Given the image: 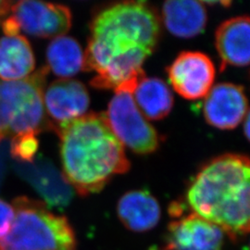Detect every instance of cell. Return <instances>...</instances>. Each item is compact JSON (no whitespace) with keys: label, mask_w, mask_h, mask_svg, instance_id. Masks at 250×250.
I'll return each mask as SVG.
<instances>
[{"label":"cell","mask_w":250,"mask_h":250,"mask_svg":"<svg viewBox=\"0 0 250 250\" xmlns=\"http://www.w3.org/2000/svg\"><path fill=\"white\" fill-rule=\"evenodd\" d=\"M161 20L143 1H126L99 11L90 26L83 71L96 72L93 87L134 92L144 62L158 45Z\"/></svg>","instance_id":"6da1fadb"},{"label":"cell","mask_w":250,"mask_h":250,"mask_svg":"<svg viewBox=\"0 0 250 250\" xmlns=\"http://www.w3.org/2000/svg\"><path fill=\"white\" fill-rule=\"evenodd\" d=\"M55 132L61 139L63 177L81 196L98 193L114 175L130 169L125 146L105 113H86Z\"/></svg>","instance_id":"7a4b0ae2"},{"label":"cell","mask_w":250,"mask_h":250,"mask_svg":"<svg viewBox=\"0 0 250 250\" xmlns=\"http://www.w3.org/2000/svg\"><path fill=\"white\" fill-rule=\"evenodd\" d=\"M250 160L226 154L208 162L188 188L193 213L219 226L232 241L250 231Z\"/></svg>","instance_id":"3957f363"},{"label":"cell","mask_w":250,"mask_h":250,"mask_svg":"<svg viewBox=\"0 0 250 250\" xmlns=\"http://www.w3.org/2000/svg\"><path fill=\"white\" fill-rule=\"evenodd\" d=\"M12 206L14 220L0 238V250H76V235L66 217L29 197L16 198Z\"/></svg>","instance_id":"277c9868"},{"label":"cell","mask_w":250,"mask_h":250,"mask_svg":"<svg viewBox=\"0 0 250 250\" xmlns=\"http://www.w3.org/2000/svg\"><path fill=\"white\" fill-rule=\"evenodd\" d=\"M47 67L18 81L0 80V142L19 134L52 130L44 106Z\"/></svg>","instance_id":"5b68a950"},{"label":"cell","mask_w":250,"mask_h":250,"mask_svg":"<svg viewBox=\"0 0 250 250\" xmlns=\"http://www.w3.org/2000/svg\"><path fill=\"white\" fill-rule=\"evenodd\" d=\"M105 115L111 131L124 146L140 155L150 154L159 147V134L136 106L133 93L115 92Z\"/></svg>","instance_id":"8992f818"},{"label":"cell","mask_w":250,"mask_h":250,"mask_svg":"<svg viewBox=\"0 0 250 250\" xmlns=\"http://www.w3.org/2000/svg\"><path fill=\"white\" fill-rule=\"evenodd\" d=\"M11 17L20 31L39 38L65 36L72 26V12L66 6L24 0L13 3Z\"/></svg>","instance_id":"52a82bcc"},{"label":"cell","mask_w":250,"mask_h":250,"mask_svg":"<svg viewBox=\"0 0 250 250\" xmlns=\"http://www.w3.org/2000/svg\"><path fill=\"white\" fill-rule=\"evenodd\" d=\"M172 88L189 100L203 99L212 88L215 80L214 64L201 52L185 51L167 69Z\"/></svg>","instance_id":"ba28073f"},{"label":"cell","mask_w":250,"mask_h":250,"mask_svg":"<svg viewBox=\"0 0 250 250\" xmlns=\"http://www.w3.org/2000/svg\"><path fill=\"white\" fill-rule=\"evenodd\" d=\"M44 106L53 131L60 125L86 114L90 106L89 93L79 81L59 79L44 91Z\"/></svg>","instance_id":"9c48e42d"},{"label":"cell","mask_w":250,"mask_h":250,"mask_svg":"<svg viewBox=\"0 0 250 250\" xmlns=\"http://www.w3.org/2000/svg\"><path fill=\"white\" fill-rule=\"evenodd\" d=\"M224 232L195 213L181 217L168 226L165 250H221Z\"/></svg>","instance_id":"30bf717a"},{"label":"cell","mask_w":250,"mask_h":250,"mask_svg":"<svg viewBox=\"0 0 250 250\" xmlns=\"http://www.w3.org/2000/svg\"><path fill=\"white\" fill-rule=\"evenodd\" d=\"M249 112L244 88L232 83H218L205 97L203 113L207 123L221 130L236 128Z\"/></svg>","instance_id":"8fae6325"},{"label":"cell","mask_w":250,"mask_h":250,"mask_svg":"<svg viewBox=\"0 0 250 250\" xmlns=\"http://www.w3.org/2000/svg\"><path fill=\"white\" fill-rule=\"evenodd\" d=\"M215 43L222 61L221 71H224L227 65L248 66L250 59L249 16H239L224 21L216 31Z\"/></svg>","instance_id":"7c38bea8"},{"label":"cell","mask_w":250,"mask_h":250,"mask_svg":"<svg viewBox=\"0 0 250 250\" xmlns=\"http://www.w3.org/2000/svg\"><path fill=\"white\" fill-rule=\"evenodd\" d=\"M117 213L127 229L133 232H146L159 224L161 207L149 192L134 190L120 198Z\"/></svg>","instance_id":"4fadbf2b"},{"label":"cell","mask_w":250,"mask_h":250,"mask_svg":"<svg viewBox=\"0 0 250 250\" xmlns=\"http://www.w3.org/2000/svg\"><path fill=\"white\" fill-rule=\"evenodd\" d=\"M208 15L203 2L192 0L167 1L162 6V21L171 35L193 38L207 25Z\"/></svg>","instance_id":"5bb4252c"},{"label":"cell","mask_w":250,"mask_h":250,"mask_svg":"<svg viewBox=\"0 0 250 250\" xmlns=\"http://www.w3.org/2000/svg\"><path fill=\"white\" fill-rule=\"evenodd\" d=\"M35 68L36 58L24 36L0 38V80L24 79L33 73Z\"/></svg>","instance_id":"9a60e30c"},{"label":"cell","mask_w":250,"mask_h":250,"mask_svg":"<svg viewBox=\"0 0 250 250\" xmlns=\"http://www.w3.org/2000/svg\"><path fill=\"white\" fill-rule=\"evenodd\" d=\"M25 177L42 197L45 205L55 208H64L72 198V188L63 177L62 173L57 171L51 164L40 161L29 171Z\"/></svg>","instance_id":"2e32d148"},{"label":"cell","mask_w":250,"mask_h":250,"mask_svg":"<svg viewBox=\"0 0 250 250\" xmlns=\"http://www.w3.org/2000/svg\"><path fill=\"white\" fill-rule=\"evenodd\" d=\"M133 97L136 106L147 121L164 119L173 107L171 91L159 78L144 77L134 88Z\"/></svg>","instance_id":"e0dca14e"},{"label":"cell","mask_w":250,"mask_h":250,"mask_svg":"<svg viewBox=\"0 0 250 250\" xmlns=\"http://www.w3.org/2000/svg\"><path fill=\"white\" fill-rule=\"evenodd\" d=\"M47 69L62 79H71L83 68V51L72 37L54 38L46 49Z\"/></svg>","instance_id":"ac0fdd59"},{"label":"cell","mask_w":250,"mask_h":250,"mask_svg":"<svg viewBox=\"0 0 250 250\" xmlns=\"http://www.w3.org/2000/svg\"><path fill=\"white\" fill-rule=\"evenodd\" d=\"M39 142L35 134H19L11 138V156L21 163H33L36 160Z\"/></svg>","instance_id":"d6986e66"},{"label":"cell","mask_w":250,"mask_h":250,"mask_svg":"<svg viewBox=\"0 0 250 250\" xmlns=\"http://www.w3.org/2000/svg\"><path fill=\"white\" fill-rule=\"evenodd\" d=\"M15 211L13 206L0 198V238L4 237L9 232L14 220Z\"/></svg>","instance_id":"ffe728a7"},{"label":"cell","mask_w":250,"mask_h":250,"mask_svg":"<svg viewBox=\"0 0 250 250\" xmlns=\"http://www.w3.org/2000/svg\"><path fill=\"white\" fill-rule=\"evenodd\" d=\"M2 30L5 34V36H19V34L21 32L17 22L11 16H9L3 21Z\"/></svg>","instance_id":"44dd1931"},{"label":"cell","mask_w":250,"mask_h":250,"mask_svg":"<svg viewBox=\"0 0 250 250\" xmlns=\"http://www.w3.org/2000/svg\"><path fill=\"white\" fill-rule=\"evenodd\" d=\"M12 5L13 2L11 1H0V20L9 13Z\"/></svg>","instance_id":"7402d4cb"},{"label":"cell","mask_w":250,"mask_h":250,"mask_svg":"<svg viewBox=\"0 0 250 250\" xmlns=\"http://www.w3.org/2000/svg\"><path fill=\"white\" fill-rule=\"evenodd\" d=\"M245 124H244V133L246 134L247 138H250V112H248V114L244 119Z\"/></svg>","instance_id":"603a6c76"}]
</instances>
